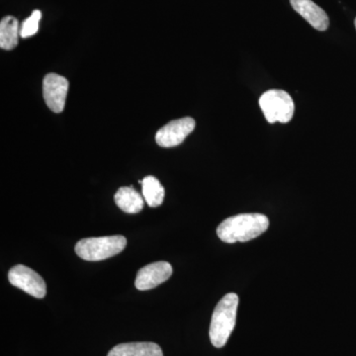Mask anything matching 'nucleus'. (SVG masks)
<instances>
[{
	"instance_id": "nucleus-1",
	"label": "nucleus",
	"mask_w": 356,
	"mask_h": 356,
	"mask_svg": "<svg viewBox=\"0 0 356 356\" xmlns=\"http://www.w3.org/2000/svg\"><path fill=\"white\" fill-rule=\"evenodd\" d=\"M268 227L266 215L248 213L224 220L217 228V235L224 243H245L266 233Z\"/></svg>"
},
{
	"instance_id": "nucleus-2",
	"label": "nucleus",
	"mask_w": 356,
	"mask_h": 356,
	"mask_svg": "<svg viewBox=\"0 0 356 356\" xmlns=\"http://www.w3.org/2000/svg\"><path fill=\"white\" fill-rule=\"evenodd\" d=\"M238 302L240 299L236 293H229L222 297L213 312L209 337L215 348H221L228 343L229 337L236 327Z\"/></svg>"
},
{
	"instance_id": "nucleus-3",
	"label": "nucleus",
	"mask_w": 356,
	"mask_h": 356,
	"mask_svg": "<svg viewBox=\"0 0 356 356\" xmlns=\"http://www.w3.org/2000/svg\"><path fill=\"white\" fill-rule=\"evenodd\" d=\"M126 245L127 240L123 236L88 238L76 243V252L84 261H100L120 254Z\"/></svg>"
},
{
	"instance_id": "nucleus-4",
	"label": "nucleus",
	"mask_w": 356,
	"mask_h": 356,
	"mask_svg": "<svg viewBox=\"0 0 356 356\" xmlns=\"http://www.w3.org/2000/svg\"><path fill=\"white\" fill-rule=\"evenodd\" d=\"M259 106L270 124L275 122L288 123L294 115L295 105L290 95L280 89L266 91L259 98Z\"/></svg>"
},
{
	"instance_id": "nucleus-5",
	"label": "nucleus",
	"mask_w": 356,
	"mask_h": 356,
	"mask_svg": "<svg viewBox=\"0 0 356 356\" xmlns=\"http://www.w3.org/2000/svg\"><path fill=\"white\" fill-rule=\"evenodd\" d=\"M8 280L14 287L19 288L35 298L46 296V283L36 271L29 267L18 264L9 270Z\"/></svg>"
},
{
	"instance_id": "nucleus-6",
	"label": "nucleus",
	"mask_w": 356,
	"mask_h": 356,
	"mask_svg": "<svg viewBox=\"0 0 356 356\" xmlns=\"http://www.w3.org/2000/svg\"><path fill=\"white\" fill-rule=\"evenodd\" d=\"M195 120L191 117L170 122L156 133V144L163 147H177L188 137L189 134L195 129Z\"/></svg>"
},
{
	"instance_id": "nucleus-7",
	"label": "nucleus",
	"mask_w": 356,
	"mask_h": 356,
	"mask_svg": "<svg viewBox=\"0 0 356 356\" xmlns=\"http://www.w3.org/2000/svg\"><path fill=\"white\" fill-rule=\"evenodd\" d=\"M69 92V81L57 74H49L43 81V95L47 106L55 113H60L65 108Z\"/></svg>"
},
{
	"instance_id": "nucleus-8",
	"label": "nucleus",
	"mask_w": 356,
	"mask_h": 356,
	"mask_svg": "<svg viewBox=\"0 0 356 356\" xmlns=\"http://www.w3.org/2000/svg\"><path fill=\"white\" fill-rule=\"evenodd\" d=\"M172 264L166 261L154 262L140 268L136 277L135 286L140 291H146L159 286L170 280L172 275Z\"/></svg>"
},
{
	"instance_id": "nucleus-9",
	"label": "nucleus",
	"mask_w": 356,
	"mask_h": 356,
	"mask_svg": "<svg viewBox=\"0 0 356 356\" xmlns=\"http://www.w3.org/2000/svg\"><path fill=\"white\" fill-rule=\"evenodd\" d=\"M290 3L293 9L318 31H325L329 27V16L315 2L312 0H290Z\"/></svg>"
},
{
	"instance_id": "nucleus-10",
	"label": "nucleus",
	"mask_w": 356,
	"mask_h": 356,
	"mask_svg": "<svg viewBox=\"0 0 356 356\" xmlns=\"http://www.w3.org/2000/svg\"><path fill=\"white\" fill-rule=\"evenodd\" d=\"M107 356H163V353L154 343H128L115 346Z\"/></svg>"
},
{
	"instance_id": "nucleus-11",
	"label": "nucleus",
	"mask_w": 356,
	"mask_h": 356,
	"mask_svg": "<svg viewBox=\"0 0 356 356\" xmlns=\"http://www.w3.org/2000/svg\"><path fill=\"white\" fill-rule=\"evenodd\" d=\"M115 203L128 214H137L144 208L145 199L134 187H121L114 196Z\"/></svg>"
},
{
	"instance_id": "nucleus-12",
	"label": "nucleus",
	"mask_w": 356,
	"mask_h": 356,
	"mask_svg": "<svg viewBox=\"0 0 356 356\" xmlns=\"http://www.w3.org/2000/svg\"><path fill=\"white\" fill-rule=\"evenodd\" d=\"M19 22L13 16H6L0 22V48L11 51L15 49L19 40Z\"/></svg>"
},
{
	"instance_id": "nucleus-13",
	"label": "nucleus",
	"mask_w": 356,
	"mask_h": 356,
	"mask_svg": "<svg viewBox=\"0 0 356 356\" xmlns=\"http://www.w3.org/2000/svg\"><path fill=\"white\" fill-rule=\"evenodd\" d=\"M143 196L149 207H159L165 200V188L158 178L149 175L140 181Z\"/></svg>"
},
{
	"instance_id": "nucleus-14",
	"label": "nucleus",
	"mask_w": 356,
	"mask_h": 356,
	"mask_svg": "<svg viewBox=\"0 0 356 356\" xmlns=\"http://www.w3.org/2000/svg\"><path fill=\"white\" fill-rule=\"evenodd\" d=\"M41 11H33L31 16L23 22L22 27H21L20 30V36L25 39L36 34V33L38 32L39 22L40 20H41Z\"/></svg>"
},
{
	"instance_id": "nucleus-15",
	"label": "nucleus",
	"mask_w": 356,
	"mask_h": 356,
	"mask_svg": "<svg viewBox=\"0 0 356 356\" xmlns=\"http://www.w3.org/2000/svg\"><path fill=\"white\" fill-rule=\"evenodd\" d=\"M355 28H356V18H355Z\"/></svg>"
}]
</instances>
